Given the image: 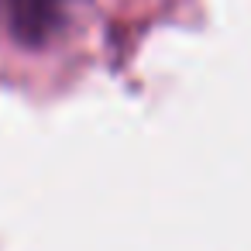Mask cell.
<instances>
[{"label":"cell","instance_id":"obj_1","mask_svg":"<svg viewBox=\"0 0 251 251\" xmlns=\"http://www.w3.org/2000/svg\"><path fill=\"white\" fill-rule=\"evenodd\" d=\"M0 7L21 45H45L69 21L76 0H0Z\"/></svg>","mask_w":251,"mask_h":251}]
</instances>
